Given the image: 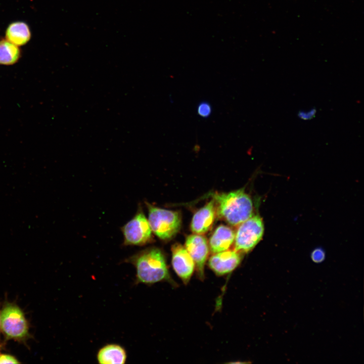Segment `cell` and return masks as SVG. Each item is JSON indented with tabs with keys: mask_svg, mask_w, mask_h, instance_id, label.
Masks as SVG:
<instances>
[{
	"mask_svg": "<svg viewBox=\"0 0 364 364\" xmlns=\"http://www.w3.org/2000/svg\"><path fill=\"white\" fill-rule=\"evenodd\" d=\"M124 261L132 264L136 270L134 283L151 285L160 282L173 284L166 258L159 248L152 247L142 250Z\"/></svg>",
	"mask_w": 364,
	"mask_h": 364,
	"instance_id": "1",
	"label": "cell"
},
{
	"mask_svg": "<svg viewBox=\"0 0 364 364\" xmlns=\"http://www.w3.org/2000/svg\"><path fill=\"white\" fill-rule=\"evenodd\" d=\"M213 198L216 214L231 225H239L253 215V202L243 188L214 194Z\"/></svg>",
	"mask_w": 364,
	"mask_h": 364,
	"instance_id": "2",
	"label": "cell"
},
{
	"mask_svg": "<svg viewBox=\"0 0 364 364\" xmlns=\"http://www.w3.org/2000/svg\"><path fill=\"white\" fill-rule=\"evenodd\" d=\"M1 331L5 339L25 344L31 338L29 323L23 310L14 302L6 300L1 310Z\"/></svg>",
	"mask_w": 364,
	"mask_h": 364,
	"instance_id": "3",
	"label": "cell"
},
{
	"mask_svg": "<svg viewBox=\"0 0 364 364\" xmlns=\"http://www.w3.org/2000/svg\"><path fill=\"white\" fill-rule=\"evenodd\" d=\"M148 211V221L152 232L160 240L171 239L181 226V216L177 211L159 208L146 203Z\"/></svg>",
	"mask_w": 364,
	"mask_h": 364,
	"instance_id": "4",
	"label": "cell"
},
{
	"mask_svg": "<svg viewBox=\"0 0 364 364\" xmlns=\"http://www.w3.org/2000/svg\"><path fill=\"white\" fill-rule=\"evenodd\" d=\"M264 230L262 218L253 215L239 224L235 233L234 249L241 253L249 252L262 239Z\"/></svg>",
	"mask_w": 364,
	"mask_h": 364,
	"instance_id": "5",
	"label": "cell"
},
{
	"mask_svg": "<svg viewBox=\"0 0 364 364\" xmlns=\"http://www.w3.org/2000/svg\"><path fill=\"white\" fill-rule=\"evenodd\" d=\"M121 230L124 246H142L150 243L153 240L148 220L141 206L134 216Z\"/></svg>",
	"mask_w": 364,
	"mask_h": 364,
	"instance_id": "6",
	"label": "cell"
},
{
	"mask_svg": "<svg viewBox=\"0 0 364 364\" xmlns=\"http://www.w3.org/2000/svg\"><path fill=\"white\" fill-rule=\"evenodd\" d=\"M185 248L193 259L199 278H204V267L209 254V246L206 239L199 234L189 236Z\"/></svg>",
	"mask_w": 364,
	"mask_h": 364,
	"instance_id": "7",
	"label": "cell"
},
{
	"mask_svg": "<svg viewBox=\"0 0 364 364\" xmlns=\"http://www.w3.org/2000/svg\"><path fill=\"white\" fill-rule=\"evenodd\" d=\"M242 259V253L234 250H226L214 253L208 260L211 269L218 276L228 274L236 269Z\"/></svg>",
	"mask_w": 364,
	"mask_h": 364,
	"instance_id": "8",
	"label": "cell"
},
{
	"mask_svg": "<svg viewBox=\"0 0 364 364\" xmlns=\"http://www.w3.org/2000/svg\"><path fill=\"white\" fill-rule=\"evenodd\" d=\"M171 252L173 268L183 282L187 284L193 274L195 263L186 248L179 244L173 245Z\"/></svg>",
	"mask_w": 364,
	"mask_h": 364,
	"instance_id": "9",
	"label": "cell"
},
{
	"mask_svg": "<svg viewBox=\"0 0 364 364\" xmlns=\"http://www.w3.org/2000/svg\"><path fill=\"white\" fill-rule=\"evenodd\" d=\"M216 208L215 202L212 200L198 210L193 215L191 229L196 234H203L207 232L213 223Z\"/></svg>",
	"mask_w": 364,
	"mask_h": 364,
	"instance_id": "10",
	"label": "cell"
},
{
	"mask_svg": "<svg viewBox=\"0 0 364 364\" xmlns=\"http://www.w3.org/2000/svg\"><path fill=\"white\" fill-rule=\"evenodd\" d=\"M235 233L231 228L220 225L210 238L209 246L212 253H216L230 248L235 240Z\"/></svg>",
	"mask_w": 364,
	"mask_h": 364,
	"instance_id": "11",
	"label": "cell"
},
{
	"mask_svg": "<svg viewBox=\"0 0 364 364\" xmlns=\"http://www.w3.org/2000/svg\"><path fill=\"white\" fill-rule=\"evenodd\" d=\"M127 355L125 349L121 345L111 343L102 347L98 351L97 359L101 364H124Z\"/></svg>",
	"mask_w": 364,
	"mask_h": 364,
	"instance_id": "12",
	"label": "cell"
},
{
	"mask_svg": "<svg viewBox=\"0 0 364 364\" xmlns=\"http://www.w3.org/2000/svg\"><path fill=\"white\" fill-rule=\"evenodd\" d=\"M31 37L28 24L23 21H15L10 24L5 32L6 39L20 47L27 43Z\"/></svg>",
	"mask_w": 364,
	"mask_h": 364,
	"instance_id": "13",
	"label": "cell"
},
{
	"mask_svg": "<svg viewBox=\"0 0 364 364\" xmlns=\"http://www.w3.org/2000/svg\"><path fill=\"white\" fill-rule=\"evenodd\" d=\"M21 54L19 47L6 39L0 40V64L11 65L16 63Z\"/></svg>",
	"mask_w": 364,
	"mask_h": 364,
	"instance_id": "14",
	"label": "cell"
},
{
	"mask_svg": "<svg viewBox=\"0 0 364 364\" xmlns=\"http://www.w3.org/2000/svg\"><path fill=\"white\" fill-rule=\"evenodd\" d=\"M212 106L211 104L207 101H201L197 105V114L200 117L202 118H208L211 115L212 113Z\"/></svg>",
	"mask_w": 364,
	"mask_h": 364,
	"instance_id": "15",
	"label": "cell"
},
{
	"mask_svg": "<svg viewBox=\"0 0 364 364\" xmlns=\"http://www.w3.org/2000/svg\"><path fill=\"white\" fill-rule=\"evenodd\" d=\"M326 254L325 251L321 248H317L314 249L311 253V258L315 263H321L325 258Z\"/></svg>",
	"mask_w": 364,
	"mask_h": 364,
	"instance_id": "16",
	"label": "cell"
},
{
	"mask_svg": "<svg viewBox=\"0 0 364 364\" xmlns=\"http://www.w3.org/2000/svg\"><path fill=\"white\" fill-rule=\"evenodd\" d=\"M20 362L14 355L10 354H0V363H20Z\"/></svg>",
	"mask_w": 364,
	"mask_h": 364,
	"instance_id": "17",
	"label": "cell"
},
{
	"mask_svg": "<svg viewBox=\"0 0 364 364\" xmlns=\"http://www.w3.org/2000/svg\"><path fill=\"white\" fill-rule=\"evenodd\" d=\"M316 110L312 108L308 111H300L298 113V116L299 118L304 120H310L315 117Z\"/></svg>",
	"mask_w": 364,
	"mask_h": 364,
	"instance_id": "18",
	"label": "cell"
},
{
	"mask_svg": "<svg viewBox=\"0 0 364 364\" xmlns=\"http://www.w3.org/2000/svg\"><path fill=\"white\" fill-rule=\"evenodd\" d=\"M1 310H0V332H1Z\"/></svg>",
	"mask_w": 364,
	"mask_h": 364,
	"instance_id": "19",
	"label": "cell"
},
{
	"mask_svg": "<svg viewBox=\"0 0 364 364\" xmlns=\"http://www.w3.org/2000/svg\"><path fill=\"white\" fill-rule=\"evenodd\" d=\"M1 348H2V345H1V344H0V350H1Z\"/></svg>",
	"mask_w": 364,
	"mask_h": 364,
	"instance_id": "20",
	"label": "cell"
}]
</instances>
